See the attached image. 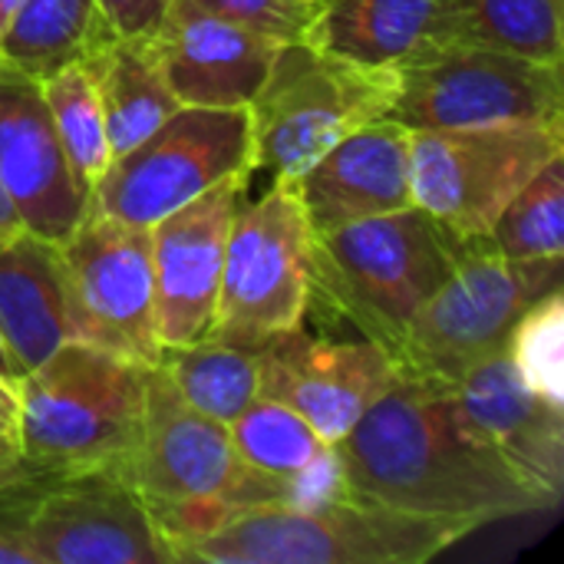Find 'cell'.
<instances>
[{"label":"cell","mask_w":564,"mask_h":564,"mask_svg":"<svg viewBox=\"0 0 564 564\" xmlns=\"http://www.w3.org/2000/svg\"><path fill=\"white\" fill-rule=\"evenodd\" d=\"M334 449L347 499L466 532L562 502L486 446L463 420L453 387L436 380L400 373Z\"/></svg>","instance_id":"1"},{"label":"cell","mask_w":564,"mask_h":564,"mask_svg":"<svg viewBox=\"0 0 564 564\" xmlns=\"http://www.w3.org/2000/svg\"><path fill=\"white\" fill-rule=\"evenodd\" d=\"M149 367L89 340L63 344L20 377L17 453L33 479L119 469L135 453Z\"/></svg>","instance_id":"2"},{"label":"cell","mask_w":564,"mask_h":564,"mask_svg":"<svg viewBox=\"0 0 564 564\" xmlns=\"http://www.w3.org/2000/svg\"><path fill=\"white\" fill-rule=\"evenodd\" d=\"M459 248L463 238L416 205L311 231V304L350 321L393 360Z\"/></svg>","instance_id":"3"},{"label":"cell","mask_w":564,"mask_h":564,"mask_svg":"<svg viewBox=\"0 0 564 564\" xmlns=\"http://www.w3.org/2000/svg\"><path fill=\"white\" fill-rule=\"evenodd\" d=\"M469 532L357 499L254 506L178 552L205 564H426Z\"/></svg>","instance_id":"4"},{"label":"cell","mask_w":564,"mask_h":564,"mask_svg":"<svg viewBox=\"0 0 564 564\" xmlns=\"http://www.w3.org/2000/svg\"><path fill=\"white\" fill-rule=\"evenodd\" d=\"M397 96V69H367L304 40L281 43L248 102L254 169L274 182L297 178L347 132L383 119Z\"/></svg>","instance_id":"5"},{"label":"cell","mask_w":564,"mask_h":564,"mask_svg":"<svg viewBox=\"0 0 564 564\" xmlns=\"http://www.w3.org/2000/svg\"><path fill=\"white\" fill-rule=\"evenodd\" d=\"M562 288V264H509L489 235L463 238L449 278L413 317L393 364L403 377L456 387L473 367L506 350L522 311Z\"/></svg>","instance_id":"6"},{"label":"cell","mask_w":564,"mask_h":564,"mask_svg":"<svg viewBox=\"0 0 564 564\" xmlns=\"http://www.w3.org/2000/svg\"><path fill=\"white\" fill-rule=\"evenodd\" d=\"M235 473L228 426L198 413L159 364L149 367L142 433L126 479L142 496L175 562L185 545L235 516L228 506Z\"/></svg>","instance_id":"7"},{"label":"cell","mask_w":564,"mask_h":564,"mask_svg":"<svg viewBox=\"0 0 564 564\" xmlns=\"http://www.w3.org/2000/svg\"><path fill=\"white\" fill-rule=\"evenodd\" d=\"M387 116L410 132L506 122L564 126L562 66L473 43H433L397 66V96Z\"/></svg>","instance_id":"8"},{"label":"cell","mask_w":564,"mask_h":564,"mask_svg":"<svg viewBox=\"0 0 564 564\" xmlns=\"http://www.w3.org/2000/svg\"><path fill=\"white\" fill-rule=\"evenodd\" d=\"M251 172L248 109L178 106L152 135L109 162L93 185L89 212L152 228L202 192L228 178H251Z\"/></svg>","instance_id":"9"},{"label":"cell","mask_w":564,"mask_h":564,"mask_svg":"<svg viewBox=\"0 0 564 564\" xmlns=\"http://www.w3.org/2000/svg\"><path fill=\"white\" fill-rule=\"evenodd\" d=\"M311 307V225L291 182L235 212L212 340L261 350L297 330Z\"/></svg>","instance_id":"10"},{"label":"cell","mask_w":564,"mask_h":564,"mask_svg":"<svg viewBox=\"0 0 564 564\" xmlns=\"http://www.w3.org/2000/svg\"><path fill=\"white\" fill-rule=\"evenodd\" d=\"M558 155L562 122L420 129L410 139L413 205L456 238H482L516 192Z\"/></svg>","instance_id":"11"},{"label":"cell","mask_w":564,"mask_h":564,"mask_svg":"<svg viewBox=\"0 0 564 564\" xmlns=\"http://www.w3.org/2000/svg\"><path fill=\"white\" fill-rule=\"evenodd\" d=\"M36 564H178L142 496L119 469L33 479L0 502Z\"/></svg>","instance_id":"12"},{"label":"cell","mask_w":564,"mask_h":564,"mask_svg":"<svg viewBox=\"0 0 564 564\" xmlns=\"http://www.w3.org/2000/svg\"><path fill=\"white\" fill-rule=\"evenodd\" d=\"M59 248L93 344L155 367L162 347L155 334L152 228L89 212Z\"/></svg>","instance_id":"13"},{"label":"cell","mask_w":564,"mask_h":564,"mask_svg":"<svg viewBox=\"0 0 564 564\" xmlns=\"http://www.w3.org/2000/svg\"><path fill=\"white\" fill-rule=\"evenodd\" d=\"M397 377V364L367 337L337 344L297 327L258 350V397L291 406L330 446L360 423Z\"/></svg>","instance_id":"14"},{"label":"cell","mask_w":564,"mask_h":564,"mask_svg":"<svg viewBox=\"0 0 564 564\" xmlns=\"http://www.w3.org/2000/svg\"><path fill=\"white\" fill-rule=\"evenodd\" d=\"M248 178H228L152 225L159 347L212 337L228 228Z\"/></svg>","instance_id":"15"},{"label":"cell","mask_w":564,"mask_h":564,"mask_svg":"<svg viewBox=\"0 0 564 564\" xmlns=\"http://www.w3.org/2000/svg\"><path fill=\"white\" fill-rule=\"evenodd\" d=\"M0 182L36 238L63 245L89 215V188L76 178L56 135L40 79L0 63Z\"/></svg>","instance_id":"16"},{"label":"cell","mask_w":564,"mask_h":564,"mask_svg":"<svg viewBox=\"0 0 564 564\" xmlns=\"http://www.w3.org/2000/svg\"><path fill=\"white\" fill-rule=\"evenodd\" d=\"M149 40L178 106L205 109H248L281 46L188 0H172Z\"/></svg>","instance_id":"17"},{"label":"cell","mask_w":564,"mask_h":564,"mask_svg":"<svg viewBox=\"0 0 564 564\" xmlns=\"http://www.w3.org/2000/svg\"><path fill=\"white\" fill-rule=\"evenodd\" d=\"M410 139L413 132L406 126L383 116L347 132L297 178H291L311 231H330L410 208Z\"/></svg>","instance_id":"18"},{"label":"cell","mask_w":564,"mask_h":564,"mask_svg":"<svg viewBox=\"0 0 564 564\" xmlns=\"http://www.w3.org/2000/svg\"><path fill=\"white\" fill-rule=\"evenodd\" d=\"M453 397L463 420L486 446L542 489L562 496L564 406L532 393L506 350L473 367L453 387Z\"/></svg>","instance_id":"19"},{"label":"cell","mask_w":564,"mask_h":564,"mask_svg":"<svg viewBox=\"0 0 564 564\" xmlns=\"http://www.w3.org/2000/svg\"><path fill=\"white\" fill-rule=\"evenodd\" d=\"M0 337L23 373L63 344H93L63 248L26 228L0 245Z\"/></svg>","instance_id":"20"},{"label":"cell","mask_w":564,"mask_h":564,"mask_svg":"<svg viewBox=\"0 0 564 564\" xmlns=\"http://www.w3.org/2000/svg\"><path fill=\"white\" fill-rule=\"evenodd\" d=\"M304 43L367 69H397L449 43L446 0H317Z\"/></svg>","instance_id":"21"},{"label":"cell","mask_w":564,"mask_h":564,"mask_svg":"<svg viewBox=\"0 0 564 564\" xmlns=\"http://www.w3.org/2000/svg\"><path fill=\"white\" fill-rule=\"evenodd\" d=\"M86 63L96 76L112 159L139 145L178 109L152 40H122L109 33Z\"/></svg>","instance_id":"22"},{"label":"cell","mask_w":564,"mask_h":564,"mask_svg":"<svg viewBox=\"0 0 564 564\" xmlns=\"http://www.w3.org/2000/svg\"><path fill=\"white\" fill-rule=\"evenodd\" d=\"M109 36L96 0H23L0 36V63L30 79L86 59Z\"/></svg>","instance_id":"23"},{"label":"cell","mask_w":564,"mask_h":564,"mask_svg":"<svg viewBox=\"0 0 564 564\" xmlns=\"http://www.w3.org/2000/svg\"><path fill=\"white\" fill-rule=\"evenodd\" d=\"M564 0H446L449 43H473L562 66Z\"/></svg>","instance_id":"24"},{"label":"cell","mask_w":564,"mask_h":564,"mask_svg":"<svg viewBox=\"0 0 564 564\" xmlns=\"http://www.w3.org/2000/svg\"><path fill=\"white\" fill-rule=\"evenodd\" d=\"M159 367L198 413L225 426L258 397V350L208 337L185 347H162Z\"/></svg>","instance_id":"25"},{"label":"cell","mask_w":564,"mask_h":564,"mask_svg":"<svg viewBox=\"0 0 564 564\" xmlns=\"http://www.w3.org/2000/svg\"><path fill=\"white\" fill-rule=\"evenodd\" d=\"M228 436L238 466L274 479L301 476L334 449L311 430L304 416L268 397H254L228 423Z\"/></svg>","instance_id":"26"},{"label":"cell","mask_w":564,"mask_h":564,"mask_svg":"<svg viewBox=\"0 0 564 564\" xmlns=\"http://www.w3.org/2000/svg\"><path fill=\"white\" fill-rule=\"evenodd\" d=\"M509 264L545 268L564 254V155L539 169L502 208L489 231Z\"/></svg>","instance_id":"27"},{"label":"cell","mask_w":564,"mask_h":564,"mask_svg":"<svg viewBox=\"0 0 564 564\" xmlns=\"http://www.w3.org/2000/svg\"><path fill=\"white\" fill-rule=\"evenodd\" d=\"M40 89L50 106L56 135L66 149V159L76 178L93 195V185L106 175L112 152H109L102 102H99V89H96V76L89 63L79 59V63L56 69L53 76L40 79Z\"/></svg>","instance_id":"28"},{"label":"cell","mask_w":564,"mask_h":564,"mask_svg":"<svg viewBox=\"0 0 564 564\" xmlns=\"http://www.w3.org/2000/svg\"><path fill=\"white\" fill-rule=\"evenodd\" d=\"M506 354L522 383L564 406V294L562 288L535 297L516 321Z\"/></svg>","instance_id":"29"},{"label":"cell","mask_w":564,"mask_h":564,"mask_svg":"<svg viewBox=\"0 0 564 564\" xmlns=\"http://www.w3.org/2000/svg\"><path fill=\"white\" fill-rule=\"evenodd\" d=\"M198 10L254 30L274 43H297L314 17L317 0H188Z\"/></svg>","instance_id":"30"},{"label":"cell","mask_w":564,"mask_h":564,"mask_svg":"<svg viewBox=\"0 0 564 564\" xmlns=\"http://www.w3.org/2000/svg\"><path fill=\"white\" fill-rule=\"evenodd\" d=\"M96 3L106 30L122 40H149L172 7V0H96Z\"/></svg>","instance_id":"31"},{"label":"cell","mask_w":564,"mask_h":564,"mask_svg":"<svg viewBox=\"0 0 564 564\" xmlns=\"http://www.w3.org/2000/svg\"><path fill=\"white\" fill-rule=\"evenodd\" d=\"M26 482H33V476L26 473V466L20 463V453H17V440H0V502L23 489Z\"/></svg>","instance_id":"32"},{"label":"cell","mask_w":564,"mask_h":564,"mask_svg":"<svg viewBox=\"0 0 564 564\" xmlns=\"http://www.w3.org/2000/svg\"><path fill=\"white\" fill-rule=\"evenodd\" d=\"M17 420H20V383L0 377V440L17 436Z\"/></svg>","instance_id":"33"},{"label":"cell","mask_w":564,"mask_h":564,"mask_svg":"<svg viewBox=\"0 0 564 564\" xmlns=\"http://www.w3.org/2000/svg\"><path fill=\"white\" fill-rule=\"evenodd\" d=\"M0 564H36L33 552L7 522H0Z\"/></svg>","instance_id":"34"},{"label":"cell","mask_w":564,"mask_h":564,"mask_svg":"<svg viewBox=\"0 0 564 564\" xmlns=\"http://www.w3.org/2000/svg\"><path fill=\"white\" fill-rule=\"evenodd\" d=\"M20 228H23V225H20V215H17V208H13V202H10V195H7V188H3V182H0V245H3L7 238H13Z\"/></svg>","instance_id":"35"},{"label":"cell","mask_w":564,"mask_h":564,"mask_svg":"<svg viewBox=\"0 0 564 564\" xmlns=\"http://www.w3.org/2000/svg\"><path fill=\"white\" fill-rule=\"evenodd\" d=\"M0 377L3 380H13V383H20V377H23V370L17 367V360L10 357V350H7V344H3V337H0Z\"/></svg>","instance_id":"36"},{"label":"cell","mask_w":564,"mask_h":564,"mask_svg":"<svg viewBox=\"0 0 564 564\" xmlns=\"http://www.w3.org/2000/svg\"><path fill=\"white\" fill-rule=\"evenodd\" d=\"M20 3H23V0H0V36H3V30H7V23L13 20V13L20 10Z\"/></svg>","instance_id":"37"}]
</instances>
